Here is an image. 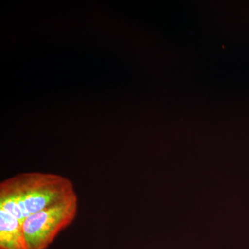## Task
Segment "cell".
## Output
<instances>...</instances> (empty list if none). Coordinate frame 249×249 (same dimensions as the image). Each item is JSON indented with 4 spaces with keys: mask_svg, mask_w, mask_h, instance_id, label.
I'll use <instances>...</instances> for the list:
<instances>
[{
    "mask_svg": "<svg viewBox=\"0 0 249 249\" xmlns=\"http://www.w3.org/2000/svg\"><path fill=\"white\" fill-rule=\"evenodd\" d=\"M71 180L55 174H19L0 183V209L24 223L31 214L76 196Z\"/></svg>",
    "mask_w": 249,
    "mask_h": 249,
    "instance_id": "1",
    "label": "cell"
},
{
    "mask_svg": "<svg viewBox=\"0 0 249 249\" xmlns=\"http://www.w3.org/2000/svg\"><path fill=\"white\" fill-rule=\"evenodd\" d=\"M78 211V196H72L28 216L23 223L28 249H47L64 229L74 220Z\"/></svg>",
    "mask_w": 249,
    "mask_h": 249,
    "instance_id": "2",
    "label": "cell"
},
{
    "mask_svg": "<svg viewBox=\"0 0 249 249\" xmlns=\"http://www.w3.org/2000/svg\"><path fill=\"white\" fill-rule=\"evenodd\" d=\"M0 249H28L23 223L0 209Z\"/></svg>",
    "mask_w": 249,
    "mask_h": 249,
    "instance_id": "3",
    "label": "cell"
}]
</instances>
